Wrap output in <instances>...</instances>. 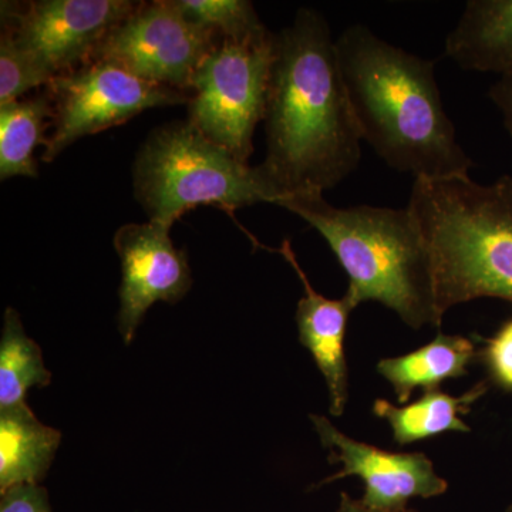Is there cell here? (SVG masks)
<instances>
[{
    "instance_id": "obj_15",
    "label": "cell",
    "mask_w": 512,
    "mask_h": 512,
    "mask_svg": "<svg viewBox=\"0 0 512 512\" xmlns=\"http://www.w3.org/2000/svg\"><path fill=\"white\" fill-rule=\"evenodd\" d=\"M62 433L37 419L28 404L0 410V493L46 477Z\"/></svg>"
},
{
    "instance_id": "obj_18",
    "label": "cell",
    "mask_w": 512,
    "mask_h": 512,
    "mask_svg": "<svg viewBox=\"0 0 512 512\" xmlns=\"http://www.w3.org/2000/svg\"><path fill=\"white\" fill-rule=\"evenodd\" d=\"M52 373L43 362L42 349L23 329L18 311H5L0 339V410L26 403L32 387H46Z\"/></svg>"
},
{
    "instance_id": "obj_24",
    "label": "cell",
    "mask_w": 512,
    "mask_h": 512,
    "mask_svg": "<svg viewBox=\"0 0 512 512\" xmlns=\"http://www.w3.org/2000/svg\"><path fill=\"white\" fill-rule=\"evenodd\" d=\"M336 512H414L410 510H402V511H383L376 510V508L367 507L362 500H355V498L350 497L349 494L342 493L340 494V503L338 510Z\"/></svg>"
},
{
    "instance_id": "obj_22",
    "label": "cell",
    "mask_w": 512,
    "mask_h": 512,
    "mask_svg": "<svg viewBox=\"0 0 512 512\" xmlns=\"http://www.w3.org/2000/svg\"><path fill=\"white\" fill-rule=\"evenodd\" d=\"M0 512H52L47 491L40 485H16L2 493Z\"/></svg>"
},
{
    "instance_id": "obj_6",
    "label": "cell",
    "mask_w": 512,
    "mask_h": 512,
    "mask_svg": "<svg viewBox=\"0 0 512 512\" xmlns=\"http://www.w3.org/2000/svg\"><path fill=\"white\" fill-rule=\"evenodd\" d=\"M276 33L248 40L220 39L188 90V121L248 163L252 137L264 121L269 80L275 59Z\"/></svg>"
},
{
    "instance_id": "obj_8",
    "label": "cell",
    "mask_w": 512,
    "mask_h": 512,
    "mask_svg": "<svg viewBox=\"0 0 512 512\" xmlns=\"http://www.w3.org/2000/svg\"><path fill=\"white\" fill-rule=\"evenodd\" d=\"M221 36L192 22L175 0L138 3L136 10L97 46L90 60L123 67L147 82L188 93Z\"/></svg>"
},
{
    "instance_id": "obj_10",
    "label": "cell",
    "mask_w": 512,
    "mask_h": 512,
    "mask_svg": "<svg viewBox=\"0 0 512 512\" xmlns=\"http://www.w3.org/2000/svg\"><path fill=\"white\" fill-rule=\"evenodd\" d=\"M320 443L329 451L330 463L342 464L335 476L319 485L340 478L357 477L365 485L362 501L370 508L383 511L407 510L413 498L440 497L448 483L437 474L433 461L423 453H393L363 443L336 429L325 416L311 414Z\"/></svg>"
},
{
    "instance_id": "obj_4",
    "label": "cell",
    "mask_w": 512,
    "mask_h": 512,
    "mask_svg": "<svg viewBox=\"0 0 512 512\" xmlns=\"http://www.w3.org/2000/svg\"><path fill=\"white\" fill-rule=\"evenodd\" d=\"M407 208L429 247L443 318L476 299L512 302V175L414 180Z\"/></svg>"
},
{
    "instance_id": "obj_11",
    "label": "cell",
    "mask_w": 512,
    "mask_h": 512,
    "mask_svg": "<svg viewBox=\"0 0 512 512\" xmlns=\"http://www.w3.org/2000/svg\"><path fill=\"white\" fill-rule=\"evenodd\" d=\"M114 248L121 264L119 332L130 345L154 303H177L190 292L191 269L185 251L174 247L170 228L156 222L123 225Z\"/></svg>"
},
{
    "instance_id": "obj_5",
    "label": "cell",
    "mask_w": 512,
    "mask_h": 512,
    "mask_svg": "<svg viewBox=\"0 0 512 512\" xmlns=\"http://www.w3.org/2000/svg\"><path fill=\"white\" fill-rule=\"evenodd\" d=\"M133 185L150 222L170 229L200 205L232 212L276 202L258 165L238 160L188 120L153 130L134 161Z\"/></svg>"
},
{
    "instance_id": "obj_14",
    "label": "cell",
    "mask_w": 512,
    "mask_h": 512,
    "mask_svg": "<svg viewBox=\"0 0 512 512\" xmlns=\"http://www.w3.org/2000/svg\"><path fill=\"white\" fill-rule=\"evenodd\" d=\"M477 356L473 340L463 335L439 333L413 352L383 357L376 370L393 387L397 402L406 404L414 390L440 389L446 380L466 376L468 366Z\"/></svg>"
},
{
    "instance_id": "obj_16",
    "label": "cell",
    "mask_w": 512,
    "mask_h": 512,
    "mask_svg": "<svg viewBox=\"0 0 512 512\" xmlns=\"http://www.w3.org/2000/svg\"><path fill=\"white\" fill-rule=\"evenodd\" d=\"M487 392L488 383L481 380L461 396H451L440 389L427 390L419 400L403 406L377 399L372 410L376 417L389 423L393 439L399 446H409L439 434L470 433V426L463 417Z\"/></svg>"
},
{
    "instance_id": "obj_3",
    "label": "cell",
    "mask_w": 512,
    "mask_h": 512,
    "mask_svg": "<svg viewBox=\"0 0 512 512\" xmlns=\"http://www.w3.org/2000/svg\"><path fill=\"white\" fill-rule=\"evenodd\" d=\"M279 207L308 222L328 242L348 275L353 308L379 302L412 329L440 328L433 264L409 208H336L323 194L292 195Z\"/></svg>"
},
{
    "instance_id": "obj_1",
    "label": "cell",
    "mask_w": 512,
    "mask_h": 512,
    "mask_svg": "<svg viewBox=\"0 0 512 512\" xmlns=\"http://www.w3.org/2000/svg\"><path fill=\"white\" fill-rule=\"evenodd\" d=\"M258 165L278 204L333 190L359 167L362 137L340 74L335 39L318 10L302 8L276 33Z\"/></svg>"
},
{
    "instance_id": "obj_13",
    "label": "cell",
    "mask_w": 512,
    "mask_h": 512,
    "mask_svg": "<svg viewBox=\"0 0 512 512\" xmlns=\"http://www.w3.org/2000/svg\"><path fill=\"white\" fill-rule=\"evenodd\" d=\"M446 56L464 70L512 77V0H470L446 39Z\"/></svg>"
},
{
    "instance_id": "obj_12",
    "label": "cell",
    "mask_w": 512,
    "mask_h": 512,
    "mask_svg": "<svg viewBox=\"0 0 512 512\" xmlns=\"http://www.w3.org/2000/svg\"><path fill=\"white\" fill-rule=\"evenodd\" d=\"M299 276L305 296L298 302L296 325L299 342L311 353L322 373L329 394V412L342 417L349 400V367L345 353L350 313L355 311L348 299H329L316 292L299 265L291 242L285 239L278 249Z\"/></svg>"
},
{
    "instance_id": "obj_20",
    "label": "cell",
    "mask_w": 512,
    "mask_h": 512,
    "mask_svg": "<svg viewBox=\"0 0 512 512\" xmlns=\"http://www.w3.org/2000/svg\"><path fill=\"white\" fill-rule=\"evenodd\" d=\"M52 82L49 76L25 52L16 45L9 30L2 28L0 36V106L22 99L36 87Z\"/></svg>"
},
{
    "instance_id": "obj_9",
    "label": "cell",
    "mask_w": 512,
    "mask_h": 512,
    "mask_svg": "<svg viewBox=\"0 0 512 512\" xmlns=\"http://www.w3.org/2000/svg\"><path fill=\"white\" fill-rule=\"evenodd\" d=\"M137 6L130 0L3 3L2 28L53 80L89 62L97 46Z\"/></svg>"
},
{
    "instance_id": "obj_17",
    "label": "cell",
    "mask_w": 512,
    "mask_h": 512,
    "mask_svg": "<svg viewBox=\"0 0 512 512\" xmlns=\"http://www.w3.org/2000/svg\"><path fill=\"white\" fill-rule=\"evenodd\" d=\"M55 110L49 94L20 99L0 106V180L37 178L35 150L46 146V130Z\"/></svg>"
},
{
    "instance_id": "obj_25",
    "label": "cell",
    "mask_w": 512,
    "mask_h": 512,
    "mask_svg": "<svg viewBox=\"0 0 512 512\" xmlns=\"http://www.w3.org/2000/svg\"><path fill=\"white\" fill-rule=\"evenodd\" d=\"M505 512H512V503L508 505L507 510Z\"/></svg>"
},
{
    "instance_id": "obj_7",
    "label": "cell",
    "mask_w": 512,
    "mask_h": 512,
    "mask_svg": "<svg viewBox=\"0 0 512 512\" xmlns=\"http://www.w3.org/2000/svg\"><path fill=\"white\" fill-rule=\"evenodd\" d=\"M55 117L42 160L52 163L80 138L126 123L157 107L187 103L178 90L147 82L117 64L89 60L47 84Z\"/></svg>"
},
{
    "instance_id": "obj_23",
    "label": "cell",
    "mask_w": 512,
    "mask_h": 512,
    "mask_svg": "<svg viewBox=\"0 0 512 512\" xmlns=\"http://www.w3.org/2000/svg\"><path fill=\"white\" fill-rule=\"evenodd\" d=\"M488 96L503 114L504 126L512 137V77H500L491 86Z\"/></svg>"
},
{
    "instance_id": "obj_2",
    "label": "cell",
    "mask_w": 512,
    "mask_h": 512,
    "mask_svg": "<svg viewBox=\"0 0 512 512\" xmlns=\"http://www.w3.org/2000/svg\"><path fill=\"white\" fill-rule=\"evenodd\" d=\"M350 109L362 141L414 180L468 175L474 163L446 113L433 60L380 39L363 25L335 40Z\"/></svg>"
},
{
    "instance_id": "obj_19",
    "label": "cell",
    "mask_w": 512,
    "mask_h": 512,
    "mask_svg": "<svg viewBox=\"0 0 512 512\" xmlns=\"http://www.w3.org/2000/svg\"><path fill=\"white\" fill-rule=\"evenodd\" d=\"M192 22L217 32L222 39L248 40L269 32L248 0H175Z\"/></svg>"
},
{
    "instance_id": "obj_21",
    "label": "cell",
    "mask_w": 512,
    "mask_h": 512,
    "mask_svg": "<svg viewBox=\"0 0 512 512\" xmlns=\"http://www.w3.org/2000/svg\"><path fill=\"white\" fill-rule=\"evenodd\" d=\"M488 376L505 392L512 393V319L507 320L478 353Z\"/></svg>"
}]
</instances>
